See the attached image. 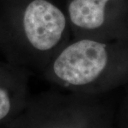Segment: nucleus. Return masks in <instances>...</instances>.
<instances>
[{
	"instance_id": "39448f33",
	"label": "nucleus",
	"mask_w": 128,
	"mask_h": 128,
	"mask_svg": "<svg viewBox=\"0 0 128 128\" xmlns=\"http://www.w3.org/2000/svg\"><path fill=\"white\" fill-rule=\"evenodd\" d=\"M28 71L0 59V128H8L26 107L30 97Z\"/></svg>"
},
{
	"instance_id": "7ed1b4c3",
	"label": "nucleus",
	"mask_w": 128,
	"mask_h": 128,
	"mask_svg": "<svg viewBox=\"0 0 128 128\" xmlns=\"http://www.w3.org/2000/svg\"><path fill=\"white\" fill-rule=\"evenodd\" d=\"M111 114L98 97L62 90L31 96L8 128H112Z\"/></svg>"
},
{
	"instance_id": "423d86ee",
	"label": "nucleus",
	"mask_w": 128,
	"mask_h": 128,
	"mask_svg": "<svg viewBox=\"0 0 128 128\" xmlns=\"http://www.w3.org/2000/svg\"><path fill=\"white\" fill-rule=\"evenodd\" d=\"M122 114L123 120L128 121V86L125 88V95L122 99Z\"/></svg>"
},
{
	"instance_id": "0eeeda50",
	"label": "nucleus",
	"mask_w": 128,
	"mask_h": 128,
	"mask_svg": "<svg viewBox=\"0 0 128 128\" xmlns=\"http://www.w3.org/2000/svg\"><path fill=\"white\" fill-rule=\"evenodd\" d=\"M124 122L122 124V128H128V121H126V120H123Z\"/></svg>"
},
{
	"instance_id": "20e7f679",
	"label": "nucleus",
	"mask_w": 128,
	"mask_h": 128,
	"mask_svg": "<svg viewBox=\"0 0 128 128\" xmlns=\"http://www.w3.org/2000/svg\"><path fill=\"white\" fill-rule=\"evenodd\" d=\"M73 38L128 40V0H60Z\"/></svg>"
},
{
	"instance_id": "f257e3e1",
	"label": "nucleus",
	"mask_w": 128,
	"mask_h": 128,
	"mask_svg": "<svg viewBox=\"0 0 128 128\" xmlns=\"http://www.w3.org/2000/svg\"><path fill=\"white\" fill-rule=\"evenodd\" d=\"M72 38L60 0H0V55L30 74H41Z\"/></svg>"
},
{
	"instance_id": "6e6552de",
	"label": "nucleus",
	"mask_w": 128,
	"mask_h": 128,
	"mask_svg": "<svg viewBox=\"0 0 128 128\" xmlns=\"http://www.w3.org/2000/svg\"><path fill=\"white\" fill-rule=\"evenodd\" d=\"M112 128H114V126H112Z\"/></svg>"
},
{
	"instance_id": "f03ea898",
	"label": "nucleus",
	"mask_w": 128,
	"mask_h": 128,
	"mask_svg": "<svg viewBox=\"0 0 128 128\" xmlns=\"http://www.w3.org/2000/svg\"><path fill=\"white\" fill-rule=\"evenodd\" d=\"M58 89L100 95L128 86V40L72 38L41 73Z\"/></svg>"
}]
</instances>
